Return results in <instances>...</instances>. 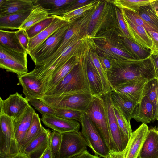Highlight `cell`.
Segmentation results:
<instances>
[{
	"instance_id": "35",
	"label": "cell",
	"mask_w": 158,
	"mask_h": 158,
	"mask_svg": "<svg viewBox=\"0 0 158 158\" xmlns=\"http://www.w3.org/2000/svg\"><path fill=\"white\" fill-rule=\"evenodd\" d=\"M136 13L145 22L158 32V17L150 4L141 7Z\"/></svg>"
},
{
	"instance_id": "25",
	"label": "cell",
	"mask_w": 158,
	"mask_h": 158,
	"mask_svg": "<svg viewBox=\"0 0 158 158\" xmlns=\"http://www.w3.org/2000/svg\"><path fill=\"white\" fill-rule=\"evenodd\" d=\"M133 118L138 122L145 124L155 120V111L153 104L147 95L143 96L139 103Z\"/></svg>"
},
{
	"instance_id": "1",
	"label": "cell",
	"mask_w": 158,
	"mask_h": 158,
	"mask_svg": "<svg viewBox=\"0 0 158 158\" xmlns=\"http://www.w3.org/2000/svg\"><path fill=\"white\" fill-rule=\"evenodd\" d=\"M123 36L119 29L113 28L93 38L96 52L109 59L112 66L132 64L140 60L126 46Z\"/></svg>"
},
{
	"instance_id": "34",
	"label": "cell",
	"mask_w": 158,
	"mask_h": 158,
	"mask_svg": "<svg viewBox=\"0 0 158 158\" xmlns=\"http://www.w3.org/2000/svg\"><path fill=\"white\" fill-rule=\"evenodd\" d=\"M88 58L100 75L105 94L110 92L112 90V89L108 81L106 73L102 66L98 54L95 50L90 51L88 55Z\"/></svg>"
},
{
	"instance_id": "10",
	"label": "cell",
	"mask_w": 158,
	"mask_h": 158,
	"mask_svg": "<svg viewBox=\"0 0 158 158\" xmlns=\"http://www.w3.org/2000/svg\"><path fill=\"white\" fill-rule=\"evenodd\" d=\"M80 123L81 133L88 146L95 155L105 158L110 150L105 141L94 125L85 113H83Z\"/></svg>"
},
{
	"instance_id": "45",
	"label": "cell",
	"mask_w": 158,
	"mask_h": 158,
	"mask_svg": "<svg viewBox=\"0 0 158 158\" xmlns=\"http://www.w3.org/2000/svg\"><path fill=\"white\" fill-rule=\"evenodd\" d=\"M62 133L53 130L51 133L50 147L54 158H56L61 144Z\"/></svg>"
},
{
	"instance_id": "29",
	"label": "cell",
	"mask_w": 158,
	"mask_h": 158,
	"mask_svg": "<svg viewBox=\"0 0 158 158\" xmlns=\"http://www.w3.org/2000/svg\"><path fill=\"white\" fill-rule=\"evenodd\" d=\"M49 15L47 11L39 4H35L30 14L19 29L26 30L38 23L47 19Z\"/></svg>"
},
{
	"instance_id": "15",
	"label": "cell",
	"mask_w": 158,
	"mask_h": 158,
	"mask_svg": "<svg viewBox=\"0 0 158 158\" xmlns=\"http://www.w3.org/2000/svg\"><path fill=\"white\" fill-rule=\"evenodd\" d=\"M18 78L23 92L28 100L32 98L41 99L44 97L45 93L43 85L35 76L28 72L18 76Z\"/></svg>"
},
{
	"instance_id": "22",
	"label": "cell",
	"mask_w": 158,
	"mask_h": 158,
	"mask_svg": "<svg viewBox=\"0 0 158 158\" xmlns=\"http://www.w3.org/2000/svg\"><path fill=\"white\" fill-rule=\"evenodd\" d=\"M34 0H0V17L31 10Z\"/></svg>"
},
{
	"instance_id": "13",
	"label": "cell",
	"mask_w": 158,
	"mask_h": 158,
	"mask_svg": "<svg viewBox=\"0 0 158 158\" xmlns=\"http://www.w3.org/2000/svg\"><path fill=\"white\" fill-rule=\"evenodd\" d=\"M30 106L28 100L18 92L10 94L5 100L0 99V114L11 118H19Z\"/></svg>"
},
{
	"instance_id": "38",
	"label": "cell",
	"mask_w": 158,
	"mask_h": 158,
	"mask_svg": "<svg viewBox=\"0 0 158 158\" xmlns=\"http://www.w3.org/2000/svg\"><path fill=\"white\" fill-rule=\"evenodd\" d=\"M112 106L120 129L124 135L129 139L133 132L130 123L128 122L117 107L113 104Z\"/></svg>"
},
{
	"instance_id": "18",
	"label": "cell",
	"mask_w": 158,
	"mask_h": 158,
	"mask_svg": "<svg viewBox=\"0 0 158 158\" xmlns=\"http://www.w3.org/2000/svg\"><path fill=\"white\" fill-rule=\"evenodd\" d=\"M53 16L54 19L48 27L35 36L29 39L28 53L43 43L60 27L70 23L62 17Z\"/></svg>"
},
{
	"instance_id": "6",
	"label": "cell",
	"mask_w": 158,
	"mask_h": 158,
	"mask_svg": "<svg viewBox=\"0 0 158 158\" xmlns=\"http://www.w3.org/2000/svg\"><path fill=\"white\" fill-rule=\"evenodd\" d=\"M85 113L100 132L110 150L111 141L108 118L104 102L101 96H93Z\"/></svg>"
},
{
	"instance_id": "20",
	"label": "cell",
	"mask_w": 158,
	"mask_h": 158,
	"mask_svg": "<svg viewBox=\"0 0 158 158\" xmlns=\"http://www.w3.org/2000/svg\"><path fill=\"white\" fill-rule=\"evenodd\" d=\"M123 17L133 41L143 48L151 50L153 43L148 31L143 27L136 24L124 16Z\"/></svg>"
},
{
	"instance_id": "55",
	"label": "cell",
	"mask_w": 158,
	"mask_h": 158,
	"mask_svg": "<svg viewBox=\"0 0 158 158\" xmlns=\"http://www.w3.org/2000/svg\"><path fill=\"white\" fill-rule=\"evenodd\" d=\"M6 158H28V156L24 153L20 152L18 154Z\"/></svg>"
},
{
	"instance_id": "28",
	"label": "cell",
	"mask_w": 158,
	"mask_h": 158,
	"mask_svg": "<svg viewBox=\"0 0 158 158\" xmlns=\"http://www.w3.org/2000/svg\"><path fill=\"white\" fill-rule=\"evenodd\" d=\"M0 44L18 52H27L19 42L16 31H11L0 29Z\"/></svg>"
},
{
	"instance_id": "8",
	"label": "cell",
	"mask_w": 158,
	"mask_h": 158,
	"mask_svg": "<svg viewBox=\"0 0 158 158\" xmlns=\"http://www.w3.org/2000/svg\"><path fill=\"white\" fill-rule=\"evenodd\" d=\"M0 158L15 156L20 152L16 139L13 119L0 114Z\"/></svg>"
},
{
	"instance_id": "19",
	"label": "cell",
	"mask_w": 158,
	"mask_h": 158,
	"mask_svg": "<svg viewBox=\"0 0 158 158\" xmlns=\"http://www.w3.org/2000/svg\"><path fill=\"white\" fill-rule=\"evenodd\" d=\"M112 104L120 110L128 122L130 123L136 111L139 103L130 100L113 90L110 92Z\"/></svg>"
},
{
	"instance_id": "17",
	"label": "cell",
	"mask_w": 158,
	"mask_h": 158,
	"mask_svg": "<svg viewBox=\"0 0 158 158\" xmlns=\"http://www.w3.org/2000/svg\"><path fill=\"white\" fill-rule=\"evenodd\" d=\"M51 131L44 128L42 133L31 141L22 152L28 158H40L50 144Z\"/></svg>"
},
{
	"instance_id": "43",
	"label": "cell",
	"mask_w": 158,
	"mask_h": 158,
	"mask_svg": "<svg viewBox=\"0 0 158 158\" xmlns=\"http://www.w3.org/2000/svg\"><path fill=\"white\" fill-rule=\"evenodd\" d=\"M121 10L124 16L136 24L143 27L147 31H152L157 32L145 22L136 12L124 9Z\"/></svg>"
},
{
	"instance_id": "39",
	"label": "cell",
	"mask_w": 158,
	"mask_h": 158,
	"mask_svg": "<svg viewBox=\"0 0 158 158\" xmlns=\"http://www.w3.org/2000/svg\"><path fill=\"white\" fill-rule=\"evenodd\" d=\"M54 19L53 15L49 16L47 19L38 23L26 30L29 39L32 38L48 27Z\"/></svg>"
},
{
	"instance_id": "24",
	"label": "cell",
	"mask_w": 158,
	"mask_h": 158,
	"mask_svg": "<svg viewBox=\"0 0 158 158\" xmlns=\"http://www.w3.org/2000/svg\"><path fill=\"white\" fill-rule=\"evenodd\" d=\"M138 158H158V131L156 127L149 130Z\"/></svg>"
},
{
	"instance_id": "42",
	"label": "cell",
	"mask_w": 158,
	"mask_h": 158,
	"mask_svg": "<svg viewBox=\"0 0 158 158\" xmlns=\"http://www.w3.org/2000/svg\"><path fill=\"white\" fill-rule=\"evenodd\" d=\"M30 104L32 105L42 115L55 114L56 111L46 104L41 99L32 98L28 100Z\"/></svg>"
},
{
	"instance_id": "14",
	"label": "cell",
	"mask_w": 158,
	"mask_h": 158,
	"mask_svg": "<svg viewBox=\"0 0 158 158\" xmlns=\"http://www.w3.org/2000/svg\"><path fill=\"white\" fill-rule=\"evenodd\" d=\"M146 124L142 123L133 132L123 151L125 158H138L149 131Z\"/></svg>"
},
{
	"instance_id": "33",
	"label": "cell",
	"mask_w": 158,
	"mask_h": 158,
	"mask_svg": "<svg viewBox=\"0 0 158 158\" xmlns=\"http://www.w3.org/2000/svg\"><path fill=\"white\" fill-rule=\"evenodd\" d=\"M154 0H110L115 7L137 12L143 6L149 5Z\"/></svg>"
},
{
	"instance_id": "52",
	"label": "cell",
	"mask_w": 158,
	"mask_h": 158,
	"mask_svg": "<svg viewBox=\"0 0 158 158\" xmlns=\"http://www.w3.org/2000/svg\"><path fill=\"white\" fill-rule=\"evenodd\" d=\"M72 158H100L97 156L92 155L86 150L81 154Z\"/></svg>"
},
{
	"instance_id": "31",
	"label": "cell",
	"mask_w": 158,
	"mask_h": 158,
	"mask_svg": "<svg viewBox=\"0 0 158 158\" xmlns=\"http://www.w3.org/2000/svg\"><path fill=\"white\" fill-rule=\"evenodd\" d=\"M27 63L19 60L9 58L0 60V67L7 71L16 74L18 76L27 73Z\"/></svg>"
},
{
	"instance_id": "56",
	"label": "cell",
	"mask_w": 158,
	"mask_h": 158,
	"mask_svg": "<svg viewBox=\"0 0 158 158\" xmlns=\"http://www.w3.org/2000/svg\"><path fill=\"white\" fill-rule=\"evenodd\" d=\"M155 119H156L158 121V94L157 97V103H156V107L155 113ZM157 130L158 131V127Z\"/></svg>"
},
{
	"instance_id": "4",
	"label": "cell",
	"mask_w": 158,
	"mask_h": 158,
	"mask_svg": "<svg viewBox=\"0 0 158 158\" xmlns=\"http://www.w3.org/2000/svg\"><path fill=\"white\" fill-rule=\"evenodd\" d=\"M115 6L109 0H100L92 14L87 34L92 38L110 29H120L117 19Z\"/></svg>"
},
{
	"instance_id": "51",
	"label": "cell",
	"mask_w": 158,
	"mask_h": 158,
	"mask_svg": "<svg viewBox=\"0 0 158 158\" xmlns=\"http://www.w3.org/2000/svg\"><path fill=\"white\" fill-rule=\"evenodd\" d=\"M104 158H125L123 151L116 152L110 150L108 154Z\"/></svg>"
},
{
	"instance_id": "47",
	"label": "cell",
	"mask_w": 158,
	"mask_h": 158,
	"mask_svg": "<svg viewBox=\"0 0 158 158\" xmlns=\"http://www.w3.org/2000/svg\"><path fill=\"white\" fill-rule=\"evenodd\" d=\"M16 31L17 35L19 42L25 50L27 52L29 39L26 31L22 29H19Z\"/></svg>"
},
{
	"instance_id": "5",
	"label": "cell",
	"mask_w": 158,
	"mask_h": 158,
	"mask_svg": "<svg viewBox=\"0 0 158 158\" xmlns=\"http://www.w3.org/2000/svg\"><path fill=\"white\" fill-rule=\"evenodd\" d=\"M89 93H78L52 96L44 95L41 100L53 109H68L85 113L92 99Z\"/></svg>"
},
{
	"instance_id": "12",
	"label": "cell",
	"mask_w": 158,
	"mask_h": 158,
	"mask_svg": "<svg viewBox=\"0 0 158 158\" xmlns=\"http://www.w3.org/2000/svg\"><path fill=\"white\" fill-rule=\"evenodd\" d=\"M152 80L140 76L118 85L112 90L139 103L145 95L147 84Z\"/></svg>"
},
{
	"instance_id": "36",
	"label": "cell",
	"mask_w": 158,
	"mask_h": 158,
	"mask_svg": "<svg viewBox=\"0 0 158 158\" xmlns=\"http://www.w3.org/2000/svg\"><path fill=\"white\" fill-rule=\"evenodd\" d=\"M122 40L126 46L137 59H145L149 58L151 55L150 50L141 47L134 41L123 36L122 37Z\"/></svg>"
},
{
	"instance_id": "50",
	"label": "cell",
	"mask_w": 158,
	"mask_h": 158,
	"mask_svg": "<svg viewBox=\"0 0 158 158\" xmlns=\"http://www.w3.org/2000/svg\"><path fill=\"white\" fill-rule=\"evenodd\" d=\"M150 59L154 66L156 79L158 80V54L151 55Z\"/></svg>"
},
{
	"instance_id": "54",
	"label": "cell",
	"mask_w": 158,
	"mask_h": 158,
	"mask_svg": "<svg viewBox=\"0 0 158 158\" xmlns=\"http://www.w3.org/2000/svg\"><path fill=\"white\" fill-rule=\"evenodd\" d=\"M150 5L158 17V0H154Z\"/></svg>"
},
{
	"instance_id": "3",
	"label": "cell",
	"mask_w": 158,
	"mask_h": 158,
	"mask_svg": "<svg viewBox=\"0 0 158 158\" xmlns=\"http://www.w3.org/2000/svg\"><path fill=\"white\" fill-rule=\"evenodd\" d=\"M91 94L83 59L44 95L57 96L78 93Z\"/></svg>"
},
{
	"instance_id": "49",
	"label": "cell",
	"mask_w": 158,
	"mask_h": 158,
	"mask_svg": "<svg viewBox=\"0 0 158 158\" xmlns=\"http://www.w3.org/2000/svg\"><path fill=\"white\" fill-rule=\"evenodd\" d=\"M100 63L104 71L106 73L112 67L110 60L104 56L98 54Z\"/></svg>"
},
{
	"instance_id": "37",
	"label": "cell",
	"mask_w": 158,
	"mask_h": 158,
	"mask_svg": "<svg viewBox=\"0 0 158 158\" xmlns=\"http://www.w3.org/2000/svg\"><path fill=\"white\" fill-rule=\"evenodd\" d=\"M100 1L95 0L93 2L64 14L62 17L70 22L74 21L83 16L89 10L93 8Z\"/></svg>"
},
{
	"instance_id": "2",
	"label": "cell",
	"mask_w": 158,
	"mask_h": 158,
	"mask_svg": "<svg viewBox=\"0 0 158 158\" xmlns=\"http://www.w3.org/2000/svg\"><path fill=\"white\" fill-rule=\"evenodd\" d=\"M150 57L134 63L112 65L107 73V76L112 89L121 84L140 76L150 80L156 79Z\"/></svg>"
},
{
	"instance_id": "23",
	"label": "cell",
	"mask_w": 158,
	"mask_h": 158,
	"mask_svg": "<svg viewBox=\"0 0 158 158\" xmlns=\"http://www.w3.org/2000/svg\"><path fill=\"white\" fill-rule=\"evenodd\" d=\"M86 73L90 85L91 94L101 96L105 94L100 77L88 56L83 59Z\"/></svg>"
},
{
	"instance_id": "32",
	"label": "cell",
	"mask_w": 158,
	"mask_h": 158,
	"mask_svg": "<svg viewBox=\"0 0 158 158\" xmlns=\"http://www.w3.org/2000/svg\"><path fill=\"white\" fill-rule=\"evenodd\" d=\"M73 0H34L35 4H39L48 12L49 16L56 15L67 5Z\"/></svg>"
},
{
	"instance_id": "44",
	"label": "cell",
	"mask_w": 158,
	"mask_h": 158,
	"mask_svg": "<svg viewBox=\"0 0 158 158\" xmlns=\"http://www.w3.org/2000/svg\"><path fill=\"white\" fill-rule=\"evenodd\" d=\"M95 0H73L65 6L56 16L62 17L64 14L94 2Z\"/></svg>"
},
{
	"instance_id": "26",
	"label": "cell",
	"mask_w": 158,
	"mask_h": 158,
	"mask_svg": "<svg viewBox=\"0 0 158 158\" xmlns=\"http://www.w3.org/2000/svg\"><path fill=\"white\" fill-rule=\"evenodd\" d=\"M31 10L0 16V29H19Z\"/></svg>"
},
{
	"instance_id": "46",
	"label": "cell",
	"mask_w": 158,
	"mask_h": 158,
	"mask_svg": "<svg viewBox=\"0 0 158 158\" xmlns=\"http://www.w3.org/2000/svg\"><path fill=\"white\" fill-rule=\"evenodd\" d=\"M115 10L118 25L123 36L133 41L129 31L121 10L115 7Z\"/></svg>"
},
{
	"instance_id": "53",
	"label": "cell",
	"mask_w": 158,
	"mask_h": 158,
	"mask_svg": "<svg viewBox=\"0 0 158 158\" xmlns=\"http://www.w3.org/2000/svg\"><path fill=\"white\" fill-rule=\"evenodd\" d=\"M40 158H54L50 145L45 150Z\"/></svg>"
},
{
	"instance_id": "30",
	"label": "cell",
	"mask_w": 158,
	"mask_h": 158,
	"mask_svg": "<svg viewBox=\"0 0 158 158\" xmlns=\"http://www.w3.org/2000/svg\"><path fill=\"white\" fill-rule=\"evenodd\" d=\"M44 127L42 126L38 114H34L31 126L23 140L20 149L22 152L23 149L33 140L43 132Z\"/></svg>"
},
{
	"instance_id": "41",
	"label": "cell",
	"mask_w": 158,
	"mask_h": 158,
	"mask_svg": "<svg viewBox=\"0 0 158 158\" xmlns=\"http://www.w3.org/2000/svg\"><path fill=\"white\" fill-rule=\"evenodd\" d=\"M56 112L54 114L63 118L74 120L80 122L82 113L76 110L68 109H54Z\"/></svg>"
},
{
	"instance_id": "7",
	"label": "cell",
	"mask_w": 158,
	"mask_h": 158,
	"mask_svg": "<svg viewBox=\"0 0 158 158\" xmlns=\"http://www.w3.org/2000/svg\"><path fill=\"white\" fill-rule=\"evenodd\" d=\"M110 92L103 94L101 97L104 102L108 118L111 141L110 150L121 152L125 149L129 139L123 133L118 126Z\"/></svg>"
},
{
	"instance_id": "40",
	"label": "cell",
	"mask_w": 158,
	"mask_h": 158,
	"mask_svg": "<svg viewBox=\"0 0 158 158\" xmlns=\"http://www.w3.org/2000/svg\"><path fill=\"white\" fill-rule=\"evenodd\" d=\"M27 52H18L0 44V60L9 58L17 59L27 63Z\"/></svg>"
},
{
	"instance_id": "21",
	"label": "cell",
	"mask_w": 158,
	"mask_h": 158,
	"mask_svg": "<svg viewBox=\"0 0 158 158\" xmlns=\"http://www.w3.org/2000/svg\"><path fill=\"white\" fill-rule=\"evenodd\" d=\"M35 113V110L30 106L19 118L13 120L15 136L20 150L24 138L31 126Z\"/></svg>"
},
{
	"instance_id": "48",
	"label": "cell",
	"mask_w": 158,
	"mask_h": 158,
	"mask_svg": "<svg viewBox=\"0 0 158 158\" xmlns=\"http://www.w3.org/2000/svg\"><path fill=\"white\" fill-rule=\"evenodd\" d=\"M151 37L153 43L152 48L150 50L152 55L158 54V32L152 31H147Z\"/></svg>"
},
{
	"instance_id": "9",
	"label": "cell",
	"mask_w": 158,
	"mask_h": 158,
	"mask_svg": "<svg viewBox=\"0 0 158 158\" xmlns=\"http://www.w3.org/2000/svg\"><path fill=\"white\" fill-rule=\"evenodd\" d=\"M70 23L60 27L43 43L28 53L35 66L41 65L54 53L68 30Z\"/></svg>"
},
{
	"instance_id": "16",
	"label": "cell",
	"mask_w": 158,
	"mask_h": 158,
	"mask_svg": "<svg viewBox=\"0 0 158 158\" xmlns=\"http://www.w3.org/2000/svg\"><path fill=\"white\" fill-rule=\"evenodd\" d=\"M46 126L61 133L79 131L80 124L77 121L56 116L54 114L42 115L41 118Z\"/></svg>"
},
{
	"instance_id": "11",
	"label": "cell",
	"mask_w": 158,
	"mask_h": 158,
	"mask_svg": "<svg viewBox=\"0 0 158 158\" xmlns=\"http://www.w3.org/2000/svg\"><path fill=\"white\" fill-rule=\"evenodd\" d=\"M60 148L56 158H72L87 150L88 144L81 132L62 133Z\"/></svg>"
},
{
	"instance_id": "27",
	"label": "cell",
	"mask_w": 158,
	"mask_h": 158,
	"mask_svg": "<svg viewBox=\"0 0 158 158\" xmlns=\"http://www.w3.org/2000/svg\"><path fill=\"white\" fill-rule=\"evenodd\" d=\"M81 60L77 57H73L67 61L48 82L45 93L52 89Z\"/></svg>"
}]
</instances>
